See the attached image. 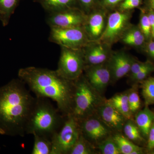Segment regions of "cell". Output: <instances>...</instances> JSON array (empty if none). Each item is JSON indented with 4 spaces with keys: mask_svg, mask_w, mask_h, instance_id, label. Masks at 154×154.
<instances>
[{
    "mask_svg": "<svg viewBox=\"0 0 154 154\" xmlns=\"http://www.w3.org/2000/svg\"><path fill=\"white\" fill-rule=\"evenodd\" d=\"M18 75L36 97L51 99L63 115L71 114L73 106L74 81L64 79L56 70L34 66L20 69Z\"/></svg>",
    "mask_w": 154,
    "mask_h": 154,
    "instance_id": "cell-1",
    "label": "cell"
},
{
    "mask_svg": "<svg viewBox=\"0 0 154 154\" xmlns=\"http://www.w3.org/2000/svg\"><path fill=\"white\" fill-rule=\"evenodd\" d=\"M36 99L20 79L2 89L0 91V122L4 128L24 137Z\"/></svg>",
    "mask_w": 154,
    "mask_h": 154,
    "instance_id": "cell-2",
    "label": "cell"
},
{
    "mask_svg": "<svg viewBox=\"0 0 154 154\" xmlns=\"http://www.w3.org/2000/svg\"><path fill=\"white\" fill-rule=\"evenodd\" d=\"M66 117L49 99L36 97L26 125V134L43 136L51 139L62 125Z\"/></svg>",
    "mask_w": 154,
    "mask_h": 154,
    "instance_id": "cell-3",
    "label": "cell"
},
{
    "mask_svg": "<svg viewBox=\"0 0 154 154\" xmlns=\"http://www.w3.org/2000/svg\"><path fill=\"white\" fill-rule=\"evenodd\" d=\"M73 106L71 115L80 122L96 114L107 99L94 89L83 74L74 81Z\"/></svg>",
    "mask_w": 154,
    "mask_h": 154,
    "instance_id": "cell-4",
    "label": "cell"
},
{
    "mask_svg": "<svg viewBox=\"0 0 154 154\" xmlns=\"http://www.w3.org/2000/svg\"><path fill=\"white\" fill-rule=\"evenodd\" d=\"M81 134L79 122L67 116L62 125L51 138V154H69Z\"/></svg>",
    "mask_w": 154,
    "mask_h": 154,
    "instance_id": "cell-5",
    "label": "cell"
},
{
    "mask_svg": "<svg viewBox=\"0 0 154 154\" xmlns=\"http://www.w3.org/2000/svg\"><path fill=\"white\" fill-rule=\"evenodd\" d=\"M61 48L60 57L56 70L64 79L74 81L84 73L86 66L83 49Z\"/></svg>",
    "mask_w": 154,
    "mask_h": 154,
    "instance_id": "cell-6",
    "label": "cell"
},
{
    "mask_svg": "<svg viewBox=\"0 0 154 154\" xmlns=\"http://www.w3.org/2000/svg\"><path fill=\"white\" fill-rule=\"evenodd\" d=\"M50 28L49 40L61 47L74 49H82L91 41L83 27Z\"/></svg>",
    "mask_w": 154,
    "mask_h": 154,
    "instance_id": "cell-7",
    "label": "cell"
},
{
    "mask_svg": "<svg viewBox=\"0 0 154 154\" xmlns=\"http://www.w3.org/2000/svg\"><path fill=\"white\" fill-rule=\"evenodd\" d=\"M131 14L129 11H116L109 14L105 30L98 41L111 46L121 39L130 26Z\"/></svg>",
    "mask_w": 154,
    "mask_h": 154,
    "instance_id": "cell-8",
    "label": "cell"
},
{
    "mask_svg": "<svg viewBox=\"0 0 154 154\" xmlns=\"http://www.w3.org/2000/svg\"><path fill=\"white\" fill-rule=\"evenodd\" d=\"M81 134L95 147L113 132L97 114L79 122Z\"/></svg>",
    "mask_w": 154,
    "mask_h": 154,
    "instance_id": "cell-9",
    "label": "cell"
},
{
    "mask_svg": "<svg viewBox=\"0 0 154 154\" xmlns=\"http://www.w3.org/2000/svg\"><path fill=\"white\" fill-rule=\"evenodd\" d=\"M87 18V14L77 7L50 14L47 22L50 27L81 28L84 27Z\"/></svg>",
    "mask_w": 154,
    "mask_h": 154,
    "instance_id": "cell-10",
    "label": "cell"
},
{
    "mask_svg": "<svg viewBox=\"0 0 154 154\" xmlns=\"http://www.w3.org/2000/svg\"><path fill=\"white\" fill-rule=\"evenodd\" d=\"M83 74L91 85L100 94L104 95L111 81L107 62L96 65H86Z\"/></svg>",
    "mask_w": 154,
    "mask_h": 154,
    "instance_id": "cell-11",
    "label": "cell"
},
{
    "mask_svg": "<svg viewBox=\"0 0 154 154\" xmlns=\"http://www.w3.org/2000/svg\"><path fill=\"white\" fill-rule=\"evenodd\" d=\"M135 58L124 51L112 52L107 61L111 75V83H115L128 75Z\"/></svg>",
    "mask_w": 154,
    "mask_h": 154,
    "instance_id": "cell-12",
    "label": "cell"
},
{
    "mask_svg": "<svg viewBox=\"0 0 154 154\" xmlns=\"http://www.w3.org/2000/svg\"><path fill=\"white\" fill-rule=\"evenodd\" d=\"M82 49L86 65L105 63L112 53L110 45L99 41H90Z\"/></svg>",
    "mask_w": 154,
    "mask_h": 154,
    "instance_id": "cell-13",
    "label": "cell"
},
{
    "mask_svg": "<svg viewBox=\"0 0 154 154\" xmlns=\"http://www.w3.org/2000/svg\"><path fill=\"white\" fill-rule=\"evenodd\" d=\"M107 21L106 13L102 9L93 10L87 14L83 28L90 41L99 40L105 30Z\"/></svg>",
    "mask_w": 154,
    "mask_h": 154,
    "instance_id": "cell-14",
    "label": "cell"
},
{
    "mask_svg": "<svg viewBox=\"0 0 154 154\" xmlns=\"http://www.w3.org/2000/svg\"><path fill=\"white\" fill-rule=\"evenodd\" d=\"M96 114L113 132L122 133L127 119L107 101V99L99 106Z\"/></svg>",
    "mask_w": 154,
    "mask_h": 154,
    "instance_id": "cell-15",
    "label": "cell"
},
{
    "mask_svg": "<svg viewBox=\"0 0 154 154\" xmlns=\"http://www.w3.org/2000/svg\"><path fill=\"white\" fill-rule=\"evenodd\" d=\"M134 119L143 137L147 140L150 129L154 121V113L149 106H145L135 114Z\"/></svg>",
    "mask_w": 154,
    "mask_h": 154,
    "instance_id": "cell-16",
    "label": "cell"
},
{
    "mask_svg": "<svg viewBox=\"0 0 154 154\" xmlns=\"http://www.w3.org/2000/svg\"><path fill=\"white\" fill-rule=\"evenodd\" d=\"M121 39L124 44L137 48H143L146 42L138 25H130L123 33Z\"/></svg>",
    "mask_w": 154,
    "mask_h": 154,
    "instance_id": "cell-17",
    "label": "cell"
},
{
    "mask_svg": "<svg viewBox=\"0 0 154 154\" xmlns=\"http://www.w3.org/2000/svg\"><path fill=\"white\" fill-rule=\"evenodd\" d=\"M130 89L122 93L116 94L107 101L120 112L127 119H134L130 109L128 103V94Z\"/></svg>",
    "mask_w": 154,
    "mask_h": 154,
    "instance_id": "cell-18",
    "label": "cell"
},
{
    "mask_svg": "<svg viewBox=\"0 0 154 154\" xmlns=\"http://www.w3.org/2000/svg\"><path fill=\"white\" fill-rule=\"evenodd\" d=\"M112 137L118 146L121 154H140L146 149L134 143L122 133H113Z\"/></svg>",
    "mask_w": 154,
    "mask_h": 154,
    "instance_id": "cell-19",
    "label": "cell"
},
{
    "mask_svg": "<svg viewBox=\"0 0 154 154\" xmlns=\"http://www.w3.org/2000/svg\"><path fill=\"white\" fill-rule=\"evenodd\" d=\"M49 14L57 13L79 5L78 0H37Z\"/></svg>",
    "mask_w": 154,
    "mask_h": 154,
    "instance_id": "cell-20",
    "label": "cell"
},
{
    "mask_svg": "<svg viewBox=\"0 0 154 154\" xmlns=\"http://www.w3.org/2000/svg\"><path fill=\"white\" fill-rule=\"evenodd\" d=\"M122 133L129 140L137 145L143 146L146 145L147 140L142 135L134 119H127Z\"/></svg>",
    "mask_w": 154,
    "mask_h": 154,
    "instance_id": "cell-21",
    "label": "cell"
},
{
    "mask_svg": "<svg viewBox=\"0 0 154 154\" xmlns=\"http://www.w3.org/2000/svg\"><path fill=\"white\" fill-rule=\"evenodd\" d=\"M99 152L96 147L81 134L69 154H97Z\"/></svg>",
    "mask_w": 154,
    "mask_h": 154,
    "instance_id": "cell-22",
    "label": "cell"
},
{
    "mask_svg": "<svg viewBox=\"0 0 154 154\" xmlns=\"http://www.w3.org/2000/svg\"><path fill=\"white\" fill-rule=\"evenodd\" d=\"M34 136V144L31 154H51L52 142L49 138L38 135Z\"/></svg>",
    "mask_w": 154,
    "mask_h": 154,
    "instance_id": "cell-23",
    "label": "cell"
},
{
    "mask_svg": "<svg viewBox=\"0 0 154 154\" xmlns=\"http://www.w3.org/2000/svg\"><path fill=\"white\" fill-rule=\"evenodd\" d=\"M139 84L145 105H154V77H149Z\"/></svg>",
    "mask_w": 154,
    "mask_h": 154,
    "instance_id": "cell-24",
    "label": "cell"
},
{
    "mask_svg": "<svg viewBox=\"0 0 154 154\" xmlns=\"http://www.w3.org/2000/svg\"><path fill=\"white\" fill-rule=\"evenodd\" d=\"M96 148L100 154H121L112 135L102 140L96 146Z\"/></svg>",
    "mask_w": 154,
    "mask_h": 154,
    "instance_id": "cell-25",
    "label": "cell"
},
{
    "mask_svg": "<svg viewBox=\"0 0 154 154\" xmlns=\"http://www.w3.org/2000/svg\"><path fill=\"white\" fill-rule=\"evenodd\" d=\"M139 84L134 85L130 88L128 94V103L131 113L134 116L139 110H140L141 101L139 95Z\"/></svg>",
    "mask_w": 154,
    "mask_h": 154,
    "instance_id": "cell-26",
    "label": "cell"
},
{
    "mask_svg": "<svg viewBox=\"0 0 154 154\" xmlns=\"http://www.w3.org/2000/svg\"><path fill=\"white\" fill-rule=\"evenodd\" d=\"M154 72V63L152 60H150L148 64L139 72L133 76L129 78V82L132 84V85L136 84H139L141 82L145 80L150 76L151 74Z\"/></svg>",
    "mask_w": 154,
    "mask_h": 154,
    "instance_id": "cell-27",
    "label": "cell"
},
{
    "mask_svg": "<svg viewBox=\"0 0 154 154\" xmlns=\"http://www.w3.org/2000/svg\"><path fill=\"white\" fill-rule=\"evenodd\" d=\"M19 0H0V14L7 21L16 9Z\"/></svg>",
    "mask_w": 154,
    "mask_h": 154,
    "instance_id": "cell-28",
    "label": "cell"
},
{
    "mask_svg": "<svg viewBox=\"0 0 154 154\" xmlns=\"http://www.w3.org/2000/svg\"><path fill=\"white\" fill-rule=\"evenodd\" d=\"M141 11L138 26L145 37L146 41H147L152 38L151 26L146 12L144 11Z\"/></svg>",
    "mask_w": 154,
    "mask_h": 154,
    "instance_id": "cell-29",
    "label": "cell"
},
{
    "mask_svg": "<svg viewBox=\"0 0 154 154\" xmlns=\"http://www.w3.org/2000/svg\"><path fill=\"white\" fill-rule=\"evenodd\" d=\"M149 61V60H148L145 62H142L135 58L131 65L130 70L128 74L129 78L133 76L138 73L140 71H141L147 65Z\"/></svg>",
    "mask_w": 154,
    "mask_h": 154,
    "instance_id": "cell-30",
    "label": "cell"
},
{
    "mask_svg": "<svg viewBox=\"0 0 154 154\" xmlns=\"http://www.w3.org/2000/svg\"><path fill=\"white\" fill-rule=\"evenodd\" d=\"M142 0H124L119 6L120 11H128L140 5Z\"/></svg>",
    "mask_w": 154,
    "mask_h": 154,
    "instance_id": "cell-31",
    "label": "cell"
},
{
    "mask_svg": "<svg viewBox=\"0 0 154 154\" xmlns=\"http://www.w3.org/2000/svg\"><path fill=\"white\" fill-rule=\"evenodd\" d=\"M97 0H78L79 6L86 14L94 10Z\"/></svg>",
    "mask_w": 154,
    "mask_h": 154,
    "instance_id": "cell-32",
    "label": "cell"
},
{
    "mask_svg": "<svg viewBox=\"0 0 154 154\" xmlns=\"http://www.w3.org/2000/svg\"><path fill=\"white\" fill-rule=\"evenodd\" d=\"M142 48L149 58L152 60H154V39L151 38L146 42Z\"/></svg>",
    "mask_w": 154,
    "mask_h": 154,
    "instance_id": "cell-33",
    "label": "cell"
},
{
    "mask_svg": "<svg viewBox=\"0 0 154 154\" xmlns=\"http://www.w3.org/2000/svg\"><path fill=\"white\" fill-rule=\"evenodd\" d=\"M146 146V150L148 152L154 149V121L149 131Z\"/></svg>",
    "mask_w": 154,
    "mask_h": 154,
    "instance_id": "cell-34",
    "label": "cell"
},
{
    "mask_svg": "<svg viewBox=\"0 0 154 154\" xmlns=\"http://www.w3.org/2000/svg\"><path fill=\"white\" fill-rule=\"evenodd\" d=\"M123 1L124 0H102V2L103 7L107 8H111L121 4Z\"/></svg>",
    "mask_w": 154,
    "mask_h": 154,
    "instance_id": "cell-35",
    "label": "cell"
},
{
    "mask_svg": "<svg viewBox=\"0 0 154 154\" xmlns=\"http://www.w3.org/2000/svg\"><path fill=\"white\" fill-rule=\"evenodd\" d=\"M146 13L151 26L152 30L154 28V11L152 10H149Z\"/></svg>",
    "mask_w": 154,
    "mask_h": 154,
    "instance_id": "cell-36",
    "label": "cell"
},
{
    "mask_svg": "<svg viewBox=\"0 0 154 154\" xmlns=\"http://www.w3.org/2000/svg\"><path fill=\"white\" fill-rule=\"evenodd\" d=\"M149 10L154 11V0H149Z\"/></svg>",
    "mask_w": 154,
    "mask_h": 154,
    "instance_id": "cell-37",
    "label": "cell"
},
{
    "mask_svg": "<svg viewBox=\"0 0 154 154\" xmlns=\"http://www.w3.org/2000/svg\"><path fill=\"white\" fill-rule=\"evenodd\" d=\"M152 38L154 39V28L152 30Z\"/></svg>",
    "mask_w": 154,
    "mask_h": 154,
    "instance_id": "cell-38",
    "label": "cell"
},
{
    "mask_svg": "<svg viewBox=\"0 0 154 154\" xmlns=\"http://www.w3.org/2000/svg\"><path fill=\"white\" fill-rule=\"evenodd\" d=\"M1 18V14H0V18Z\"/></svg>",
    "mask_w": 154,
    "mask_h": 154,
    "instance_id": "cell-39",
    "label": "cell"
}]
</instances>
